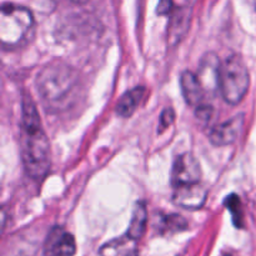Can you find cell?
<instances>
[{
	"instance_id": "cell-1",
	"label": "cell",
	"mask_w": 256,
	"mask_h": 256,
	"mask_svg": "<svg viewBox=\"0 0 256 256\" xmlns=\"http://www.w3.org/2000/svg\"><path fill=\"white\" fill-rule=\"evenodd\" d=\"M20 155L25 172L34 180H42L50 172L52 152L50 142L42 129L36 105L25 94L22 104Z\"/></svg>"
},
{
	"instance_id": "cell-2",
	"label": "cell",
	"mask_w": 256,
	"mask_h": 256,
	"mask_svg": "<svg viewBox=\"0 0 256 256\" xmlns=\"http://www.w3.org/2000/svg\"><path fill=\"white\" fill-rule=\"evenodd\" d=\"M35 82L45 104L55 109L69 106L80 86L78 72L66 62L59 60L45 65Z\"/></svg>"
},
{
	"instance_id": "cell-3",
	"label": "cell",
	"mask_w": 256,
	"mask_h": 256,
	"mask_svg": "<svg viewBox=\"0 0 256 256\" xmlns=\"http://www.w3.org/2000/svg\"><path fill=\"white\" fill-rule=\"evenodd\" d=\"M35 19L28 8L4 2L0 12V42L2 49H19L34 38Z\"/></svg>"
},
{
	"instance_id": "cell-4",
	"label": "cell",
	"mask_w": 256,
	"mask_h": 256,
	"mask_svg": "<svg viewBox=\"0 0 256 256\" xmlns=\"http://www.w3.org/2000/svg\"><path fill=\"white\" fill-rule=\"evenodd\" d=\"M250 74L239 55H230L222 62L219 76V94L230 105H238L249 92Z\"/></svg>"
},
{
	"instance_id": "cell-5",
	"label": "cell",
	"mask_w": 256,
	"mask_h": 256,
	"mask_svg": "<svg viewBox=\"0 0 256 256\" xmlns=\"http://www.w3.org/2000/svg\"><path fill=\"white\" fill-rule=\"evenodd\" d=\"M202 182V169L196 158L190 152L179 155L172 169V188Z\"/></svg>"
},
{
	"instance_id": "cell-6",
	"label": "cell",
	"mask_w": 256,
	"mask_h": 256,
	"mask_svg": "<svg viewBox=\"0 0 256 256\" xmlns=\"http://www.w3.org/2000/svg\"><path fill=\"white\" fill-rule=\"evenodd\" d=\"M76 242L74 235L62 226H54L44 242L45 256H74Z\"/></svg>"
},
{
	"instance_id": "cell-7",
	"label": "cell",
	"mask_w": 256,
	"mask_h": 256,
	"mask_svg": "<svg viewBox=\"0 0 256 256\" xmlns=\"http://www.w3.org/2000/svg\"><path fill=\"white\" fill-rule=\"evenodd\" d=\"M220 66H222V62L214 52H208L200 62L199 72L196 75L206 92V96L210 95L214 98L219 92Z\"/></svg>"
},
{
	"instance_id": "cell-8",
	"label": "cell",
	"mask_w": 256,
	"mask_h": 256,
	"mask_svg": "<svg viewBox=\"0 0 256 256\" xmlns=\"http://www.w3.org/2000/svg\"><path fill=\"white\" fill-rule=\"evenodd\" d=\"M208 190L202 182L172 188V202L175 205L186 210H199L204 206Z\"/></svg>"
},
{
	"instance_id": "cell-9",
	"label": "cell",
	"mask_w": 256,
	"mask_h": 256,
	"mask_svg": "<svg viewBox=\"0 0 256 256\" xmlns=\"http://www.w3.org/2000/svg\"><path fill=\"white\" fill-rule=\"evenodd\" d=\"M244 126V115L239 114L226 122L218 124L210 132V142L215 146H226L234 144Z\"/></svg>"
},
{
	"instance_id": "cell-10",
	"label": "cell",
	"mask_w": 256,
	"mask_h": 256,
	"mask_svg": "<svg viewBox=\"0 0 256 256\" xmlns=\"http://www.w3.org/2000/svg\"><path fill=\"white\" fill-rule=\"evenodd\" d=\"M180 86H182L184 100L189 106L196 109L200 105L205 104L206 92L195 72H190V70L182 72V76H180Z\"/></svg>"
},
{
	"instance_id": "cell-11",
	"label": "cell",
	"mask_w": 256,
	"mask_h": 256,
	"mask_svg": "<svg viewBox=\"0 0 256 256\" xmlns=\"http://www.w3.org/2000/svg\"><path fill=\"white\" fill-rule=\"evenodd\" d=\"M145 94L146 89L144 86H135L134 89L126 92L118 102L115 112L122 118H130L140 106Z\"/></svg>"
},
{
	"instance_id": "cell-12",
	"label": "cell",
	"mask_w": 256,
	"mask_h": 256,
	"mask_svg": "<svg viewBox=\"0 0 256 256\" xmlns=\"http://www.w3.org/2000/svg\"><path fill=\"white\" fill-rule=\"evenodd\" d=\"M190 25V12L185 8H180L172 12V22L168 30V38L172 45H176L186 35Z\"/></svg>"
},
{
	"instance_id": "cell-13",
	"label": "cell",
	"mask_w": 256,
	"mask_h": 256,
	"mask_svg": "<svg viewBox=\"0 0 256 256\" xmlns=\"http://www.w3.org/2000/svg\"><path fill=\"white\" fill-rule=\"evenodd\" d=\"M148 224V212L144 202H138L135 206L134 212H132V222H130L129 229H128L126 235L134 242H138L142 238L145 230H146Z\"/></svg>"
},
{
	"instance_id": "cell-14",
	"label": "cell",
	"mask_w": 256,
	"mask_h": 256,
	"mask_svg": "<svg viewBox=\"0 0 256 256\" xmlns=\"http://www.w3.org/2000/svg\"><path fill=\"white\" fill-rule=\"evenodd\" d=\"M135 242H136L125 235L120 239L112 240L105 244L100 250V254L102 256H134Z\"/></svg>"
},
{
	"instance_id": "cell-15",
	"label": "cell",
	"mask_w": 256,
	"mask_h": 256,
	"mask_svg": "<svg viewBox=\"0 0 256 256\" xmlns=\"http://www.w3.org/2000/svg\"><path fill=\"white\" fill-rule=\"evenodd\" d=\"M174 120L175 112L172 110V108H166V109L162 110V115H160V128H162V130L168 129L174 122Z\"/></svg>"
},
{
	"instance_id": "cell-16",
	"label": "cell",
	"mask_w": 256,
	"mask_h": 256,
	"mask_svg": "<svg viewBox=\"0 0 256 256\" xmlns=\"http://www.w3.org/2000/svg\"><path fill=\"white\" fill-rule=\"evenodd\" d=\"M195 114H196V116L199 118L200 120H204V122H209V120L212 119V108L210 106V105H208L206 102H205V104L200 105V106H198L196 109H195Z\"/></svg>"
},
{
	"instance_id": "cell-17",
	"label": "cell",
	"mask_w": 256,
	"mask_h": 256,
	"mask_svg": "<svg viewBox=\"0 0 256 256\" xmlns=\"http://www.w3.org/2000/svg\"><path fill=\"white\" fill-rule=\"evenodd\" d=\"M172 0H160L159 6H158V12L159 14H168L172 10Z\"/></svg>"
},
{
	"instance_id": "cell-18",
	"label": "cell",
	"mask_w": 256,
	"mask_h": 256,
	"mask_svg": "<svg viewBox=\"0 0 256 256\" xmlns=\"http://www.w3.org/2000/svg\"><path fill=\"white\" fill-rule=\"evenodd\" d=\"M69 2H74V4H85V2H88L89 0H69Z\"/></svg>"
}]
</instances>
